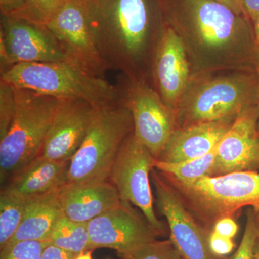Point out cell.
<instances>
[{
    "label": "cell",
    "mask_w": 259,
    "mask_h": 259,
    "mask_svg": "<svg viewBox=\"0 0 259 259\" xmlns=\"http://www.w3.org/2000/svg\"><path fill=\"white\" fill-rule=\"evenodd\" d=\"M167 25L185 45L197 74L241 69L247 59L251 20L216 0H161Z\"/></svg>",
    "instance_id": "obj_1"
},
{
    "label": "cell",
    "mask_w": 259,
    "mask_h": 259,
    "mask_svg": "<svg viewBox=\"0 0 259 259\" xmlns=\"http://www.w3.org/2000/svg\"><path fill=\"white\" fill-rule=\"evenodd\" d=\"M86 4L102 59L110 69L120 70L129 79L143 80L140 72L154 32L151 0H91Z\"/></svg>",
    "instance_id": "obj_2"
},
{
    "label": "cell",
    "mask_w": 259,
    "mask_h": 259,
    "mask_svg": "<svg viewBox=\"0 0 259 259\" xmlns=\"http://www.w3.org/2000/svg\"><path fill=\"white\" fill-rule=\"evenodd\" d=\"M1 81L59 99H82L94 107L120 102L117 87L69 62L25 63L1 73Z\"/></svg>",
    "instance_id": "obj_3"
},
{
    "label": "cell",
    "mask_w": 259,
    "mask_h": 259,
    "mask_svg": "<svg viewBox=\"0 0 259 259\" xmlns=\"http://www.w3.org/2000/svg\"><path fill=\"white\" fill-rule=\"evenodd\" d=\"M13 89L14 118L8 134L0 140L2 182H6L38 156L63 100L28 89Z\"/></svg>",
    "instance_id": "obj_4"
},
{
    "label": "cell",
    "mask_w": 259,
    "mask_h": 259,
    "mask_svg": "<svg viewBox=\"0 0 259 259\" xmlns=\"http://www.w3.org/2000/svg\"><path fill=\"white\" fill-rule=\"evenodd\" d=\"M258 83L240 72L218 76L204 74L190 79L176 110L179 127L198 123L235 120L253 105Z\"/></svg>",
    "instance_id": "obj_5"
},
{
    "label": "cell",
    "mask_w": 259,
    "mask_h": 259,
    "mask_svg": "<svg viewBox=\"0 0 259 259\" xmlns=\"http://www.w3.org/2000/svg\"><path fill=\"white\" fill-rule=\"evenodd\" d=\"M133 132L132 115L120 101L97 107L86 137L70 162L68 183L109 181L116 157Z\"/></svg>",
    "instance_id": "obj_6"
},
{
    "label": "cell",
    "mask_w": 259,
    "mask_h": 259,
    "mask_svg": "<svg viewBox=\"0 0 259 259\" xmlns=\"http://www.w3.org/2000/svg\"><path fill=\"white\" fill-rule=\"evenodd\" d=\"M199 212L211 219L231 217L245 207L259 209V173L231 172L177 186Z\"/></svg>",
    "instance_id": "obj_7"
},
{
    "label": "cell",
    "mask_w": 259,
    "mask_h": 259,
    "mask_svg": "<svg viewBox=\"0 0 259 259\" xmlns=\"http://www.w3.org/2000/svg\"><path fill=\"white\" fill-rule=\"evenodd\" d=\"M127 79L116 86L120 101L132 115L136 139L158 159L177 129L176 112L146 81Z\"/></svg>",
    "instance_id": "obj_8"
},
{
    "label": "cell",
    "mask_w": 259,
    "mask_h": 259,
    "mask_svg": "<svg viewBox=\"0 0 259 259\" xmlns=\"http://www.w3.org/2000/svg\"><path fill=\"white\" fill-rule=\"evenodd\" d=\"M155 160L152 153L133 132L116 157L109 181L117 189L121 200L139 207L148 223L160 235L164 233L165 228L153 209L149 177L154 168Z\"/></svg>",
    "instance_id": "obj_9"
},
{
    "label": "cell",
    "mask_w": 259,
    "mask_h": 259,
    "mask_svg": "<svg viewBox=\"0 0 259 259\" xmlns=\"http://www.w3.org/2000/svg\"><path fill=\"white\" fill-rule=\"evenodd\" d=\"M45 27L55 37L70 64L98 77L104 78L110 70L97 50L84 2L67 0Z\"/></svg>",
    "instance_id": "obj_10"
},
{
    "label": "cell",
    "mask_w": 259,
    "mask_h": 259,
    "mask_svg": "<svg viewBox=\"0 0 259 259\" xmlns=\"http://www.w3.org/2000/svg\"><path fill=\"white\" fill-rule=\"evenodd\" d=\"M0 56L1 73L25 63L69 62L45 26L4 15H2Z\"/></svg>",
    "instance_id": "obj_11"
},
{
    "label": "cell",
    "mask_w": 259,
    "mask_h": 259,
    "mask_svg": "<svg viewBox=\"0 0 259 259\" xmlns=\"http://www.w3.org/2000/svg\"><path fill=\"white\" fill-rule=\"evenodd\" d=\"M90 249L110 248L127 254L156 240L158 233L131 207L122 202L88 222Z\"/></svg>",
    "instance_id": "obj_12"
},
{
    "label": "cell",
    "mask_w": 259,
    "mask_h": 259,
    "mask_svg": "<svg viewBox=\"0 0 259 259\" xmlns=\"http://www.w3.org/2000/svg\"><path fill=\"white\" fill-rule=\"evenodd\" d=\"M156 202L166 218L170 240L185 259H218L209 249L208 237L186 208L176 191L153 171Z\"/></svg>",
    "instance_id": "obj_13"
},
{
    "label": "cell",
    "mask_w": 259,
    "mask_h": 259,
    "mask_svg": "<svg viewBox=\"0 0 259 259\" xmlns=\"http://www.w3.org/2000/svg\"><path fill=\"white\" fill-rule=\"evenodd\" d=\"M95 110L82 99H63L37 156L71 161L86 137Z\"/></svg>",
    "instance_id": "obj_14"
},
{
    "label": "cell",
    "mask_w": 259,
    "mask_h": 259,
    "mask_svg": "<svg viewBox=\"0 0 259 259\" xmlns=\"http://www.w3.org/2000/svg\"><path fill=\"white\" fill-rule=\"evenodd\" d=\"M190 70L182 38L166 24L153 55L152 74L162 100L175 111L190 83Z\"/></svg>",
    "instance_id": "obj_15"
},
{
    "label": "cell",
    "mask_w": 259,
    "mask_h": 259,
    "mask_svg": "<svg viewBox=\"0 0 259 259\" xmlns=\"http://www.w3.org/2000/svg\"><path fill=\"white\" fill-rule=\"evenodd\" d=\"M258 107L245 108L217 146L214 175L259 169Z\"/></svg>",
    "instance_id": "obj_16"
},
{
    "label": "cell",
    "mask_w": 259,
    "mask_h": 259,
    "mask_svg": "<svg viewBox=\"0 0 259 259\" xmlns=\"http://www.w3.org/2000/svg\"><path fill=\"white\" fill-rule=\"evenodd\" d=\"M59 199L65 215L81 223L89 222L122 202L110 181L66 183L59 190Z\"/></svg>",
    "instance_id": "obj_17"
},
{
    "label": "cell",
    "mask_w": 259,
    "mask_h": 259,
    "mask_svg": "<svg viewBox=\"0 0 259 259\" xmlns=\"http://www.w3.org/2000/svg\"><path fill=\"white\" fill-rule=\"evenodd\" d=\"M234 120L198 122L178 127L157 160L178 163L207 154L217 147Z\"/></svg>",
    "instance_id": "obj_18"
},
{
    "label": "cell",
    "mask_w": 259,
    "mask_h": 259,
    "mask_svg": "<svg viewBox=\"0 0 259 259\" xmlns=\"http://www.w3.org/2000/svg\"><path fill=\"white\" fill-rule=\"evenodd\" d=\"M70 162L37 156L10 176L2 191L30 199L59 190L68 183Z\"/></svg>",
    "instance_id": "obj_19"
},
{
    "label": "cell",
    "mask_w": 259,
    "mask_h": 259,
    "mask_svg": "<svg viewBox=\"0 0 259 259\" xmlns=\"http://www.w3.org/2000/svg\"><path fill=\"white\" fill-rule=\"evenodd\" d=\"M60 189L29 199L18 231L3 249L20 241H49L54 225L64 214L59 199Z\"/></svg>",
    "instance_id": "obj_20"
},
{
    "label": "cell",
    "mask_w": 259,
    "mask_h": 259,
    "mask_svg": "<svg viewBox=\"0 0 259 259\" xmlns=\"http://www.w3.org/2000/svg\"><path fill=\"white\" fill-rule=\"evenodd\" d=\"M217 147L200 156L178 163L162 161L156 158L154 168L173 180L177 186H188L205 177L214 175Z\"/></svg>",
    "instance_id": "obj_21"
},
{
    "label": "cell",
    "mask_w": 259,
    "mask_h": 259,
    "mask_svg": "<svg viewBox=\"0 0 259 259\" xmlns=\"http://www.w3.org/2000/svg\"><path fill=\"white\" fill-rule=\"evenodd\" d=\"M49 241L76 254L90 250L88 223L76 222L63 214L54 225Z\"/></svg>",
    "instance_id": "obj_22"
},
{
    "label": "cell",
    "mask_w": 259,
    "mask_h": 259,
    "mask_svg": "<svg viewBox=\"0 0 259 259\" xmlns=\"http://www.w3.org/2000/svg\"><path fill=\"white\" fill-rule=\"evenodd\" d=\"M29 199L1 190L0 250L6 246L23 221Z\"/></svg>",
    "instance_id": "obj_23"
},
{
    "label": "cell",
    "mask_w": 259,
    "mask_h": 259,
    "mask_svg": "<svg viewBox=\"0 0 259 259\" xmlns=\"http://www.w3.org/2000/svg\"><path fill=\"white\" fill-rule=\"evenodd\" d=\"M67 0H26L9 16L35 25L46 26L64 6Z\"/></svg>",
    "instance_id": "obj_24"
},
{
    "label": "cell",
    "mask_w": 259,
    "mask_h": 259,
    "mask_svg": "<svg viewBox=\"0 0 259 259\" xmlns=\"http://www.w3.org/2000/svg\"><path fill=\"white\" fill-rule=\"evenodd\" d=\"M120 256L122 259H185L171 240H155L131 253Z\"/></svg>",
    "instance_id": "obj_25"
},
{
    "label": "cell",
    "mask_w": 259,
    "mask_h": 259,
    "mask_svg": "<svg viewBox=\"0 0 259 259\" xmlns=\"http://www.w3.org/2000/svg\"><path fill=\"white\" fill-rule=\"evenodd\" d=\"M259 241V228L254 209L249 208L241 244L231 259H253Z\"/></svg>",
    "instance_id": "obj_26"
},
{
    "label": "cell",
    "mask_w": 259,
    "mask_h": 259,
    "mask_svg": "<svg viewBox=\"0 0 259 259\" xmlns=\"http://www.w3.org/2000/svg\"><path fill=\"white\" fill-rule=\"evenodd\" d=\"M47 241H24L0 250V259H41Z\"/></svg>",
    "instance_id": "obj_27"
},
{
    "label": "cell",
    "mask_w": 259,
    "mask_h": 259,
    "mask_svg": "<svg viewBox=\"0 0 259 259\" xmlns=\"http://www.w3.org/2000/svg\"><path fill=\"white\" fill-rule=\"evenodd\" d=\"M15 111L14 89L9 83L0 81V140L9 131Z\"/></svg>",
    "instance_id": "obj_28"
},
{
    "label": "cell",
    "mask_w": 259,
    "mask_h": 259,
    "mask_svg": "<svg viewBox=\"0 0 259 259\" xmlns=\"http://www.w3.org/2000/svg\"><path fill=\"white\" fill-rule=\"evenodd\" d=\"M209 249L215 256H224L233 251L235 244L233 239L212 231L208 237Z\"/></svg>",
    "instance_id": "obj_29"
},
{
    "label": "cell",
    "mask_w": 259,
    "mask_h": 259,
    "mask_svg": "<svg viewBox=\"0 0 259 259\" xmlns=\"http://www.w3.org/2000/svg\"><path fill=\"white\" fill-rule=\"evenodd\" d=\"M213 231L221 236L233 239L238 233V226L233 218L223 217L216 221Z\"/></svg>",
    "instance_id": "obj_30"
},
{
    "label": "cell",
    "mask_w": 259,
    "mask_h": 259,
    "mask_svg": "<svg viewBox=\"0 0 259 259\" xmlns=\"http://www.w3.org/2000/svg\"><path fill=\"white\" fill-rule=\"evenodd\" d=\"M77 255L49 243L42 251L41 259H75Z\"/></svg>",
    "instance_id": "obj_31"
},
{
    "label": "cell",
    "mask_w": 259,
    "mask_h": 259,
    "mask_svg": "<svg viewBox=\"0 0 259 259\" xmlns=\"http://www.w3.org/2000/svg\"><path fill=\"white\" fill-rule=\"evenodd\" d=\"M245 14L251 22L259 15V0H241Z\"/></svg>",
    "instance_id": "obj_32"
},
{
    "label": "cell",
    "mask_w": 259,
    "mask_h": 259,
    "mask_svg": "<svg viewBox=\"0 0 259 259\" xmlns=\"http://www.w3.org/2000/svg\"><path fill=\"white\" fill-rule=\"evenodd\" d=\"M26 0H0L2 15H9L18 10Z\"/></svg>",
    "instance_id": "obj_33"
},
{
    "label": "cell",
    "mask_w": 259,
    "mask_h": 259,
    "mask_svg": "<svg viewBox=\"0 0 259 259\" xmlns=\"http://www.w3.org/2000/svg\"><path fill=\"white\" fill-rule=\"evenodd\" d=\"M216 1L220 2V3L226 5V6L229 7L230 8L234 10L238 14L246 15L244 10H243L241 3L238 0H216Z\"/></svg>",
    "instance_id": "obj_34"
},
{
    "label": "cell",
    "mask_w": 259,
    "mask_h": 259,
    "mask_svg": "<svg viewBox=\"0 0 259 259\" xmlns=\"http://www.w3.org/2000/svg\"><path fill=\"white\" fill-rule=\"evenodd\" d=\"M253 23V31H254L255 41L259 49V15L252 22Z\"/></svg>",
    "instance_id": "obj_35"
},
{
    "label": "cell",
    "mask_w": 259,
    "mask_h": 259,
    "mask_svg": "<svg viewBox=\"0 0 259 259\" xmlns=\"http://www.w3.org/2000/svg\"><path fill=\"white\" fill-rule=\"evenodd\" d=\"M93 251V250H86V251L81 252V253L77 255V256L75 259H93V255H92Z\"/></svg>",
    "instance_id": "obj_36"
},
{
    "label": "cell",
    "mask_w": 259,
    "mask_h": 259,
    "mask_svg": "<svg viewBox=\"0 0 259 259\" xmlns=\"http://www.w3.org/2000/svg\"><path fill=\"white\" fill-rule=\"evenodd\" d=\"M256 71H257V79H258V115H259V61L258 64H257L256 66Z\"/></svg>",
    "instance_id": "obj_37"
},
{
    "label": "cell",
    "mask_w": 259,
    "mask_h": 259,
    "mask_svg": "<svg viewBox=\"0 0 259 259\" xmlns=\"http://www.w3.org/2000/svg\"><path fill=\"white\" fill-rule=\"evenodd\" d=\"M253 259H259V244L257 245L256 249H255L254 257Z\"/></svg>",
    "instance_id": "obj_38"
},
{
    "label": "cell",
    "mask_w": 259,
    "mask_h": 259,
    "mask_svg": "<svg viewBox=\"0 0 259 259\" xmlns=\"http://www.w3.org/2000/svg\"><path fill=\"white\" fill-rule=\"evenodd\" d=\"M255 218H256L257 223H258V228H259V209L258 211H255Z\"/></svg>",
    "instance_id": "obj_39"
},
{
    "label": "cell",
    "mask_w": 259,
    "mask_h": 259,
    "mask_svg": "<svg viewBox=\"0 0 259 259\" xmlns=\"http://www.w3.org/2000/svg\"><path fill=\"white\" fill-rule=\"evenodd\" d=\"M105 259H115V258H112V257L109 256V257H106V258H105Z\"/></svg>",
    "instance_id": "obj_40"
},
{
    "label": "cell",
    "mask_w": 259,
    "mask_h": 259,
    "mask_svg": "<svg viewBox=\"0 0 259 259\" xmlns=\"http://www.w3.org/2000/svg\"><path fill=\"white\" fill-rule=\"evenodd\" d=\"M81 1L85 2V3H88V2L91 1V0H81Z\"/></svg>",
    "instance_id": "obj_41"
},
{
    "label": "cell",
    "mask_w": 259,
    "mask_h": 259,
    "mask_svg": "<svg viewBox=\"0 0 259 259\" xmlns=\"http://www.w3.org/2000/svg\"><path fill=\"white\" fill-rule=\"evenodd\" d=\"M238 1L240 2V3H241V0H238Z\"/></svg>",
    "instance_id": "obj_42"
}]
</instances>
